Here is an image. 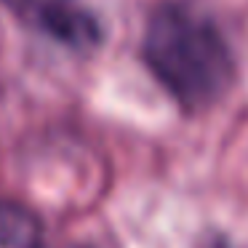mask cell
I'll return each mask as SVG.
<instances>
[{
  "label": "cell",
  "mask_w": 248,
  "mask_h": 248,
  "mask_svg": "<svg viewBox=\"0 0 248 248\" xmlns=\"http://www.w3.org/2000/svg\"><path fill=\"white\" fill-rule=\"evenodd\" d=\"M3 3H8V6H11L22 19H27L30 14H32L35 8H38L40 3H43V0H3Z\"/></svg>",
  "instance_id": "obj_4"
},
{
  "label": "cell",
  "mask_w": 248,
  "mask_h": 248,
  "mask_svg": "<svg viewBox=\"0 0 248 248\" xmlns=\"http://www.w3.org/2000/svg\"><path fill=\"white\" fill-rule=\"evenodd\" d=\"M0 248H43V221L16 200H0Z\"/></svg>",
  "instance_id": "obj_3"
},
{
  "label": "cell",
  "mask_w": 248,
  "mask_h": 248,
  "mask_svg": "<svg viewBox=\"0 0 248 248\" xmlns=\"http://www.w3.org/2000/svg\"><path fill=\"white\" fill-rule=\"evenodd\" d=\"M27 22L51 40L75 51H88L102 43V22L78 0H43Z\"/></svg>",
  "instance_id": "obj_2"
},
{
  "label": "cell",
  "mask_w": 248,
  "mask_h": 248,
  "mask_svg": "<svg viewBox=\"0 0 248 248\" xmlns=\"http://www.w3.org/2000/svg\"><path fill=\"white\" fill-rule=\"evenodd\" d=\"M141 59L184 112L214 107L235 80L230 40L211 14L184 0H168L150 14Z\"/></svg>",
  "instance_id": "obj_1"
}]
</instances>
